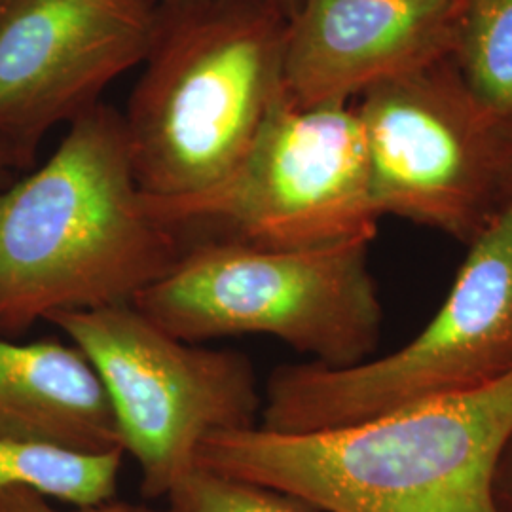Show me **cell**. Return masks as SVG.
I'll return each mask as SVG.
<instances>
[{
    "label": "cell",
    "mask_w": 512,
    "mask_h": 512,
    "mask_svg": "<svg viewBox=\"0 0 512 512\" xmlns=\"http://www.w3.org/2000/svg\"><path fill=\"white\" fill-rule=\"evenodd\" d=\"M495 499L499 511L512 512V435L507 440L495 471Z\"/></svg>",
    "instance_id": "16"
},
{
    "label": "cell",
    "mask_w": 512,
    "mask_h": 512,
    "mask_svg": "<svg viewBox=\"0 0 512 512\" xmlns=\"http://www.w3.org/2000/svg\"><path fill=\"white\" fill-rule=\"evenodd\" d=\"M355 110L380 219L469 245L505 205L512 131L467 88L452 57L372 86Z\"/></svg>",
    "instance_id": "8"
},
{
    "label": "cell",
    "mask_w": 512,
    "mask_h": 512,
    "mask_svg": "<svg viewBox=\"0 0 512 512\" xmlns=\"http://www.w3.org/2000/svg\"><path fill=\"white\" fill-rule=\"evenodd\" d=\"M287 33L266 0H162L122 112L143 196H196L236 169L285 93Z\"/></svg>",
    "instance_id": "3"
},
{
    "label": "cell",
    "mask_w": 512,
    "mask_h": 512,
    "mask_svg": "<svg viewBox=\"0 0 512 512\" xmlns=\"http://www.w3.org/2000/svg\"><path fill=\"white\" fill-rule=\"evenodd\" d=\"M503 192H505V203L512 202V137L507 154V165H505V181H503Z\"/></svg>",
    "instance_id": "18"
},
{
    "label": "cell",
    "mask_w": 512,
    "mask_h": 512,
    "mask_svg": "<svg viewBox=\"0 0 512 512\" xmlns=\"http://www.w3.org/2000/svg\"><path fill=\"white\" fill-rule=\"evenodd\" d=\"M0 440L84 454L124 450L92 363L59 340L18 344L0 336Z\"/></svg>",
    "instance_id": "11"
},
{
    "label": "cell",
    "mask_w": 512,
    "mask_h": 512,
    "mask_svg": "<svg viewBox=\"0 0 512 512\" xmlns=\"http://www.w3.org/2000/svg\"><path fill=\"white\" fill-rule=\"evenodd\" d=\"M512 372V202L469 251L437 315L389 355L351 366L275 368L260 427L313 433L378 420L494 384Z\"/></svg>",
    "instance_id": "5"
},
{
    "label": "cell",
    "mask_w": 512,
    "mask_h": 512,
    "mask_svg": "<svg viewBox=\"0 0 512 512\" xmlns=\"http://www.w3.org/2000/svg\"><path fill=\"white\" fill-rule=\"evenodd\" d=\"M452 59L476 99L512 131V0H471Z\"/></svg>",
    "instance_id": "13"
},
{
    "label": "cell",
    "mask_w": 512,
    "mask_h": 512,
    "mask_svg": "<svg viewBox=\"0 0 512 512\" xmlns=\"http://www.w3.org/2000/svg\"><path fill=\"white\" fill-rule=\"evenodd\" d=\"M165 499L169 512H319L289 495L198 465Z\"/></svg>",
    "instance_id": "14"
},
{
    "label": "cell",
    "mask_w": 512,
    "mask_h": 512,
    "mask_svg": "<svg viewBox=\"0 0 512 512\" xmlns=\"http://www.w3.org/2000/svg\"><path fill=\"white\" fill-rule=\"evenodd\" d=\"M511 435L512 372L342 429L217 433L203 440L196 465L319 512H501L495 471Z\"/></svg>",
    "instance_id": "2"
},
{
    "label": "cell",
    "mask_w": 512,
    "mask_h": 512,
    "mask_svg": "<svg viewBox=\"0 0 512 512\" xmlns=\"http://www.w3.org/2000/svg\"><path fill=\"white\" fill-rule=\"evenodd\" d=\"M16 171H19V164L14 152L0 143V192L14 183Z\"/></svg>",
    "instance_id": "17"
},
{
    "label": "cell",
    "mask_w": 512,
    "mask_h": 512,
    "mask_svg": "<svg viewBox=\"0 0 512 512\" xmlns=\"http://www.w3.org/2000/svg\"><path fill=\"white\" fill-rule=\"evenodd\" d=\"M471 0H304L285 46V92L300 107L349 103L452 57Z\"/></svg>",
    "instance_id": "10"
},
{
    "label": "cell",
    "mask_w": 512,
    "mask_h": 512,
    "mask_svg": "<svg viewBox=\"0 0 512 512\" xmlns=\"http://www.w3.org/2000/svg\"><path fill=\"white\" fill-rule=\"evenodd\" d=\"M266 2H270V4L277 6L281 12H285V14L289 16V19H291L294 14L298 12V8L302 6V2H304V0H266Z\"/></svg>",
    "instance_id": "19"
},
{
    "label": "cell",
    "mask_w": 512,
    "mask_h": 512,
    "mask_svg": "<svg viewBox=\"0 0 512 512\" xmlns=\"http://www.w3.org/2000/svg\"><path fill=\"white\" fill-rule=\"evenodd\" d=\"M124 454H84L0 440V488L27 486L73 507L97 505L116 497Z\"/></svg>",
    "instance_id": "12"
},
{
    "label": "cell",
    "mask_w": 512,
    "mask_h": 512,
    "mask_svg": "<svg viewBox=\"0 0 512 512\" xmlns=\"http://www.w3.org/2000/svg\"><path fill=\"white\" fill-rule=\"evenodd\" d=\"M162 0H4L0 4V143L19 169L46 133L97 107L143 63Z\"/></svg>",
    "instance_id": "9"
},
{
    "label": "cell",
    "mask_w": 512,
    "mask_h": 512,
    "mask_svg": "<svg viewBox=\"0 0 512 512\" xmlns=\"http://www.w3.org/2000/svg\"><path fill=\"white\" fill-rule=\"evenodd\" d=\"M2 2H4V0H0V4H2Z\"/></svg>",
    "instance_id": "20"
},
{
    "label": "cell",
    "mask_w": 512,
    "mask_h": 512,
    "mask_svg": "<svg viewBox=\"0 0 512 512\" xmlns=\"http://www.w3.org/2000/svg\"><path fill=\"white\" fill-rule=\"evenodd\" d=\"M181 253L143 205L122 112L99 103L46 164L0 192V336L59 311L133 304Z\"/></svg>",
    "instance_id": "1"
},
{
    "label": "cell",
    "mask_w": 512,
    "mask_h": 512,
    "mask_svg": "<svg viewBox=\"0 0 512 512\" xmlns=\"http://www.w3.org/2000/svg\"><path fill=\"white\" fill-rule=\"evenodd\" d=\"M370 243L351 239L313 249L186 243L173 268L133 306L190 344L266 334L308 353L313 363L357 365L382 332Z\"/></svg>",
    "instance_id": "4"
},
{
    "label": "cell",
    "mask_w": 512,
    "mask_h": 512,
    "mask_svg": "<svg viewBox=\"0 0 512 512\" xmlns=\"http://www.w3.org/2000/svg\"><path fill=\"white\" fill-rule=\"evenodd\" d=\"M48 321L92 363L148 499L167 497L196 467L203 440L258 425L262 397L243 353L179 340L133 304L59 311Z\"/></svg>",
    "instance_id": "7"
},
{
    "label": "cell",
    "mask_w": 512,
    "mask_h": 512,
    "mask_svg": "<svg viewBox=\"0 0 512 512\" xmlns=\"http://www.w3.org/2000/svg\"><path fill=\"white\" fill-rule=\"evenodd\" d=\"M0 512H169L167 509H154L143 503H129L112 497L109 501L73 507L71 511H63L52 505L50 497L40 494L27 486H6L0 488Z\"/></svg>",
    "instance_id": "15"
},
{
    "label": "cell",
    "mask_w": 512,
    "mask_h": 512,
    "mask_svg": "<svg viewBox=\"0 0 512 512\" xmlns=\"http://www.w3.org/2000/svg\"><path fill=\"white\" fill-rule=\"evenodd\" d=\"M181 243L313 249L378 234L365 133L355 107H300L283 93L251 147L217 186L179 200L143 196Z\"/></svg>",
    "instance_id": "6"
}]
</instances>
